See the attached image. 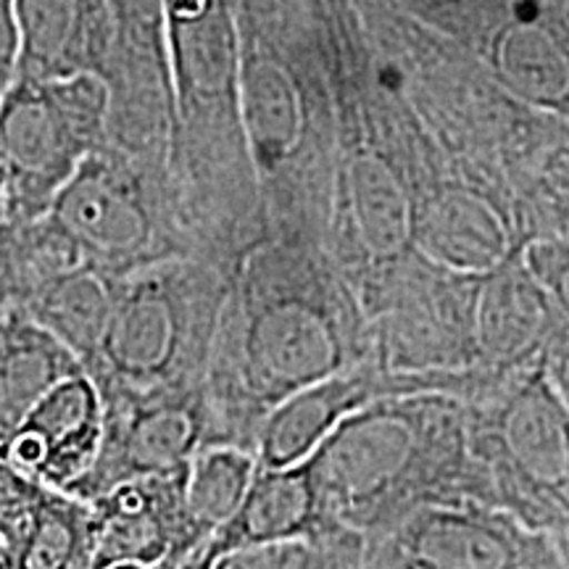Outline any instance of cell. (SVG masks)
<instances>
[{"instance_id": "obj_1", "label": "cell", "mask_w": 569, "mask_h": 569, "mask_svg": "<svg viewBox=\"0 0 569 569\" xmlns=\"http://www.w3.org/2000/svg\"><path fill=\"white\" fill-rule=\"evenodd\" d=\"M369 353L367 315L327 243L267 234L232 272L206 382L209 446L256 453L284 398L365 365Z\"/></svg>"}, {"instance_id": "obj_2", "label": "cell", "mask_w": 569, "mask_h": 569, "mask_svg": "<svg viewBox=\"0 0 569 569\" xmlns=\"http://www.w3.org/2000/svg\"><path fill=\"white\" fill-rule=\"evenodd\" d=\"M243 124L267 234L327 243L338 169L325 0H238Z\"/></svg>"}, {"instance_id": "obj_3", "label": "cell", "mask_w": 569, "mask_h": 569, "mask_svg": "<svg viewBox=\"0 0 569 569\" xmlns=\"http://www.w3.org/2000/svg\"><path fill=\"white\" fill-rule=\"evenodd\" d=\"M174 90L169 172L206 259L238 267L267 238L240 92L238 0H167Z\"/></svg>"}, {"instance_id": "obj_4", "label": "cell", "mask_w": 569, "mask_h": 569, "mask_svg": "<svg viewBox=\"0 0 569 569\" xmlns=\"http://www.w3.org/2000/svg\"><path fill=\"white\" fill-rule=\"evenodd\" d=\"M336 530L367 543L427 503H490L465 398L393 396L343 419L309 457ZM493 507V503H490Z\"/></svg>"}, {"instance_id": "obj_5", "label": "cell", "mask_w": 569, "mask_h": 569, "mask_svg": "<svg viewBox=\"0 0 569 569\" xmlns=\"http://www.w3.org/2000/svg\"><path fill=\"white\" fill-rule=\"evenodd\" d=\"M232 272L211 259H174L122 277L84 367L101 401L206 390Z\"/></svg>"}, {"instance_id": "obj_6", "label": "cell", "mask_w": 569, "mask_h": 569, "mask_svg": "<svg viewBox=\"0 0 569 569\" xmlns=\"http://www.w3.org/2000/svg\"><path fill=\"white\" fill-rule=\"evenodd\" d=\"M48 217L90 267L117 280L174 259H206L172 172L109 142L84 159Z\"/></svg>"}, {"instance_id": "obj_7", "label": "cell", "mask_w": 569, "mask_h": 569, "mask_svg": "<svg viewBox=\"0 0 569 569\" xmlns=\"http://www.w3.org/2000/svg\"><path fill=\"white\" fill-rule=\"evenodd\" d=\"M467 407L490 503L569 543V409L543 367L503 377Z\"/></svg>"}, {"instance_id": "obj_8", "label": "cell", "mask_w": 569, "mask_h": 569, "mask_svg": "<svg viewBox=\"0 0 569 569\" xmlns=\"http://www.w3.org/2000/svg\"><path fill=\"white\" fill-rule=\"evenodd\" d=\"M109 84L17 77L0 98V206L17 224L46 217L77 169L106 142Z\"/></svg>"}, {"instance_id": "obj_9", "label": "cell", "mask_w": 569, "mask_h": 569, "mask_svg": "<svg viewBox=\"0 0 569 569\" xmlns=\"http://www.w3.org/2000/svg\"><path fill=\"white\" fill-rule=\"evenodd\" d=\"M361 569H569V543L490 503H427L369 540Z\"/></svg>"}, {"instance_id": "obj_10", "label": "cell", "mask_w": 569, "mask_h": 569, "mask_svg": "<svg viewBox=\"0 0 569 569\" xmlns=\"http://www.w3.org/2000/svg\"><path fill=\"white\" fill-rule=\"evenodd\" d=\"M113 51L106 71L109 132L106 142L169 169L174 90L167 48V0H109Z\"/></svg>"}, {"instance_id": "obj_11", "label": "cell", "mask_w": 569, "mask_h": 569, "mask_svg": "<svg viewBox=\"0 0 569 569\" xmlns=\"http://www.w3.org/2000/svg\"><path fill=\"white\" fill-rule=\"evenodd\" d=\"M209 393H159L103 401V443L69 496L96 501L122 482L172 472L209 446Z\"/></svg>"}, {"instance_id": "obj_12", "label": "cell", "mask_w": 569, "mask_h": 569, "mask_svg": "<svg viewBox=\"0 0 569 569\" xmlns=\"http://www.w3.org/2000/svg\"><path fill=\"white\" fill-rule=\"evenodd\" d=\"M188 465L172 472L148 475L88 501L96 519V557L92 569L117 561L161 565L188 559L209 546L196 530L184 501Z\"/></svg>"}, {"instance_id": "obj_13", "label": "cell", "mask_w": 569, "mask_h": 569, "mask_svg": "<svg viewBox=\"0 0 569 569\" xmlns=\"http://www.w3.org/2000/svg\"><path fill=\"white\" fill-rule=\"evenodd\" d=\"M103 443V401L90 375L56 386L11 443L9 465L40 486L71 493Z\"/></svg>"}, {"instance_id": "obj_14", "label": "cell", "mask_w": 569, "mask_h": 569, "mask_svg": "<svg viewBox=\"0 0 569 569\" xmlns=\"http://www.w3.org/2000/svg\"><path fill=\"white\" fill-rule=\"evenodd\" d=\"M319 540V543H365V538L336 530L327 517L309 459L293 467H261L234 517L209 540L203 557L213 567L227 553L253 546Z\"/></svg>"}, {"instance_id": "obj_15", "label": "cell", "mask_w": 569, "mask_h": 569, "mask_svg": "<svg viewBox=\"0 0 569 569\" xmlns=\"http://www.w3.org/2000/svg\"><path fill=\"white\" fill-rule=\"evenodd\" d=\"M565 325L549 290L525 261V253L511 256L482 280L480 288V367L493 375L543 367L546 348Z\"/></svg>"}, {"instance_id": "obj_16", "label": "cell", "mask_w": 569, "mask_h": 569, "mask_svg": "<svg viewBox=\"0 0 569 569\" xmlns=\"http://www.w3.org/2000/svg\"><path fill=\"white\" fill-rule=\"evenodd\" d=\"M19 69L30 80H106L113 51L109 0H17Z\"/></svg>"}, {"instance_id": "obj_17", "label": "cell", "mask_w": 569, "mask_h": 569, "mask_svg": "<svg viewBox=\"0 0 569 569\" xmlns=\"http://www.w3.org/2000/svg\"><path fill=\"white\" fill-rule=\"evenodd\" d=\"M478 59L515 101L569 122V38L557 11L543 19H501Z\"/></svg>"}, {"instance_id": "obj_18", "label": "cell", "mask_w": 569, "mask_h": 569, "mask_svg": "<svg viewBox=\"0 0 569 569\" xmlns=\"http://www.w3.org/2000/svg\"><path fill=\"white\" fill-rule=\"evenodd\" d=\"M84 375L82 361L53 332L21 309L0 315V459L40 401L69 377Z\"/></svg>"}, {"instance_id": "obj_19", "label": "cell", "mask_w": 569, "mask_h": 569, "mask_svg": "<svg viewBox=\"0 0 569 569\" xmlns=\"http://www.w3.org/2000/svg\"><path fill=\"white\" fill-rule=\"evenodd\" d=\"M117 282V277L84 264L42 282L17 309L53 332L88 367L109 325Z\"/></svg>"}, {"instance_id": "obj_20", "label": "cell", "mask_w": 569, "mask_h": 569, "mask_svg": "<svg viewBox=\"0 0 569 569\" xmlns=\"http://www.w3.org/2000/svg\"><path fill=\"white\" fill-rule=\"evenodd\" d=\"M96 519L82 498L42 488L19 569H92Z\"/></svg>"}, {"instance_id": "obj_21", "label": "cell", "mask_w": 569, "mask_h": 569, "mask_svg": "<svg viewBox=\"0 0 569 569\" xmlns=\"http://www.w3.org/2000/svg\"><path fill=\"white\" fill-rule=\"evenodd\" d=\"M259 469L253 451L238 446H209L188 465L184 501L196 530L211 540L240 509Z\"/></svg>"}, {"instance_id": "obj_22", "label": "cell", "mask_w": 569, "mask_h": 569, "mask_svg": "<svg viewBox=\"0 0 569 569\" xmlns=\"http://www.w3.org/2000/svg\"><path fill=\"white\" fill-rule=\"evenodd\" d=\"M367 546L288 540L227 553L213 569H361Z\"/></svg>"}, {"instance_id": "obj_23", "label": "cell", "mask_w": 569, "mask_h": 569, "mask_svg": "<svg viewBox=\"0 0 569 569\" xmlns=\"http://www.w3.org/2000/svg\"><path fill=\"white\" fill-rule=\"evenodd\" d=\"M525 261L549 290L561 319L569 327V243L567 240H536L525 248Z\"/></svg>"}, {"instance_id": "obj_24", "label": "cell", "mask_w": 569, "mask_h": 569, "mask_svg": "<svg viewBox=\"0 0 569 569\" xmlns=\"http://www.w3.org/2000/svg\"><path fill=\"white\" fill-rule=\"evenodd\" d=\"M19 230L21 224L0 206V315L13 309L19 298Z\"/></svg>"}, {"instance_id": "obj_25", "label": "cell", "mask_w": 569, "mask_h": 569, "mask_svg": "<svg viewBox=\"0 0 569 569\" xmlns=\"http://www.w3.org/2000/svg\"><path fill=\"white\" fill-rule=\"evenodd\" d=\"M19 19H17V0H0V98L17 80L19 69Z\"/></svg>"}, {"instance_id": "obj_26", "label": "cell", "mask_w": 569, "mask_h": 569, "mask_svg": "<svg viewBox=\"0 0 569 569\" xmlns=\"http://www.w3.org/2000/svg\"><path fill=\"white\" fill-rule=\"evenodd\" d=\"M543 375L551 382V388L557 390V396L565 401L569 409V327L565 325L553 336V340L546 348L543 356Z\"/></svg>"}, {"instance_id": "obj_27", "label": "cell", "mask_w": 569, "mask_h": 569, "mask_svg": "<svg viewBox=\"0 0 569 569\" xmlns=\"http://www.w3.org/2000/svg\"><path fill=\"white\" fill-rule=\"evenodd\" d=\"M190 559V557H188ZM184 559H169V561H161V565H138V561H117V565H109L103 569H177L182 565Z\"/></svg>"}, {"instance_id": "obj_28", "label": "cell", "mask_w": 569, "mask_h": 569, "mask_svg": "<svg viewBox=\"0 0 569 569\" xmlns=\"http://www.w3.org/2000/svg\"><path fill=\"white\" fill-rule=\"evenodd\" d=\"M177 569H213V567L209 565V561H206V557H203V549H201V551H196L193 557H190V559H184L182 565L177 567Z\"/></svg>"}]
</instances>
